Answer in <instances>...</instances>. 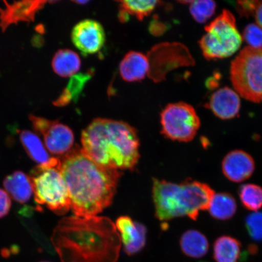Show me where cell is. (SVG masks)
Listing matches in <instances>:
<instances>
[{
  "label": "cell",
  "instance_id": "cell-21",
  "mask_svg": "<svg viewBox=\"0 0 262 262\" xmlns=\"http://www.w3.org/2000/svg\"><path fill=\"white\" fill-rule=\"evenodd\" d=\"M237 209V202L231 194H215L208 209L212 217L219 221H227L233 217Z\"/></svg>",
  "mask_w": 262,
  "mask_h": 262
},
{
  "label": "cell",
  "instance_id": "cell-13",
  "mask_svg": "<svg viewBox=\"0 0 262 262\" xmlns=\"http://www.w3.org/2000/svg\"><path fill=\"white\" fill-rule=\"evenodd\" d=\"M4 8L0 9V27L5 32L10 25L18 22L34 21L37 13L44 7L46 1L15 2L9 4L4 2Z\"/></svg>",
  "mask_w": 262,
  "mask_h": 262
},
{
  "label": "cell",
  "instance_id": "cell-6",
  "mask_svg": "<svg viewBox=\"0 0 262 262\" xmlns=\"http://www.w3.org/2000/svg\"><path fill=\"white\" fill-rule=\"evenodd\" d=\"M206 34L200 40L203 55L208 60L231 56L240 48L242 37L234 16L228 10L206 26Z\"/></svg>",
  "mask_w": 262,
  "mask_h": 262
},
{
  "label": "cell",
  "instance_id": "cell-19",
  "mask_svg": "<svg viewBox=\"0 0 262 262\" xmlns=\"http://www.w3.org/2000/svg\"><path fill=\"white\" fill-rule=\"evenodd\" d=\"M180 245L183 253L194 258L204 257L209 248L207 238L201 232L195 229H190L183 234Z\"/></svg>",
  "mask_w": 262,
  "mask_h": 262
},
{
  "label": "cell",
  "instance_id": "cell-32",
  "mask_svg": "<svg viewBox=\"0 0 262 262\" xmlns=\"http://www.w3.org/2000/svg\"><path fill=\"white\" fill-rule=\"evenodd\" d=\"M40 262H49V261H40Z\"/></svg>",
  "mask_w": 262,
  "mask_h": 262
},
{
  "label": "cell",
  "instance_id": "cell-30",
  "mask_svg": "<svg viewBox=\"0 0 262 262\" xmlns=\"http://www.w3.org/2000/svg\"><path fill=\"white\" fill-rule=\"evenodd\" d=\"M254 16L257 25L262 29V2L260 1L255 9Z\"/></svg>",
  "mask_w": 262,
  "mask_h": 262
},
{
  "label": "cell",
  "instance_id": "cell-9",
  "mask_svg": "<svg viewBox=\"0 0 262 262\" xmlns=\"http://www.w3.org/2000/svg\"><path fill=\"white\" fill-rule=\"evenodd\" d=\"M36 132L41 134L46 146L52 155H66L73 148L74 135L70 127L58 121H51L31 115L29 117Z\"/></svg>",
  "mask_w": 262,
  "mask_h": 262
},
{
  "label": "cell",
  "instance_id": "cell-8",
  "mask_svg": "<svg viewBox=\"0 0 262 262\" xmlns=\"http://www.w3.org/2000/svg\"><path fill=\"white\" fill-rule=\"evenodd\" d=\"M160 123L166 138L180 142H191L201 126L194 108L184 102L168 104L160 114Z\"/></svg>",
  "mask_w": 262,
  "mask_h": 262
},
{
  "label": "cell",
  "instance_id": "cell-22",
  "mask_svg": "<svg viewBox=\"0 0 262 262\" xmlns=\"http://www.w3.org/2000/svg\"><path fill=\"white\" fill-rule=\"evenodd\" d=\"M119 3V16L122 21L126 20L129 15L142 20L160 4L159 1H120Z\"/></svg>",
  "mask_w": 262,
  "mask_h": 262
},
{
  "label": "cell",
  "instance_id": "cell-10",
  "mask_svg": "<svg viewBox=\"0 0 262 262\" xmlns=\"http://www.w3.org/2000/svg\"><path fill=\"white\" fill-rule=\"evenodd\" d=\"M71 38L75 47L87 56L98 53L103 48L106 33L99 22L87 19L74 26Z\"/></svg>",
  "mask_w": 262,
  "mask_h": 262
},
{
  "label": "cell",
  "instance_id": "cell-4",
  "mask_svg": "<svg viewBox=\"0 0 262 262\" xmlns=\"http://www.w3.org/2000/svg\"><path fill=\"white\" fill-rule=\"evenodd\" d=\"M215 192L206 183L187 180L180 184L153 179L152 198L156 217L166 222L187 216L193 221L208 210Z\"/></svg>",
  "mask_w": 262,
  "mask_h": 262
},
{
  "label": "cell",
  "instance_id": "cell-2",
  "mask_svg": "<svg viewBox=\"0 0 262 262\" xmlns=\"http://www.w3.org/2000/svg\"><path fill=\"white\" fill-rule=\"evenodd\" d=\"M52 242L63 262H117L122 246L116 225L98 216L63 219Z\"/></svg>",
  "mask_w": 262,
  "mask_h": 262
},
{
  "label": "cell",
  "instance_id": "cell-27",
  "mask_svg": "<svg viewBox=\"0 0 262 262\" xmlns=\"http://www.w3.org/2000/svg\"><path fill=\"white\" fill-rule=\"evenodd\" d=\"M243 38L250 47L262 48V29L257 25H248L244 29Z\"/></svg>",
  "mask_w": 262,
  "mask_h": 262
},
{
  "label": "cell",
  "instance_id": "cell-12",
  "mask_svg": "<svg viewBox=\"0 0 262 262\" xmlns=\"http://www.w3.org/2000/svg\"><path fill=\"white\" fill-rule=\"evenodd\" d=\"M222 170L224 175L230 181L242 182L253 174L255 170L254 160L244 150H232L223 159Z\"/></svg>",
  "mask_w": 262,
  "mask_h": 262
},
{
  "label": "cell",
  "instance_id": "cell-24",
  "mask_svg": "<svg viewBox=\"0 0 262 262\" xmlns=\"http://www.w3.org/2000/svg\"><path fill=\"white\" fill-rule=\"evenodd\" d=\"M242 205L248 210L257 212L262 208V188L252 183L242 185L238 189Z\"/></svg>",
  "mask_w": 262,
  "mask_h": 262
},
{
  "label": "cell",
  "instance_id": "cell-5",
  "mask_svg": "<svg viewBox=\"0 0 262 262\" xmlns=\"http://www.w3.org/2000/svg\"><path fill=\"white\" fill-rule=\"evenodd\" d=\"M29 177L36 202L58 215L70 210V195L61 171V162L57 166H36Z\"/></svg>",
  "mask_w": 262,
  "mask_h": 262
},
{
  "label": "cell",
  "instance_id": "cell-14",
  "mask_svg": "<svg viewBox=\"0 0 262 262\" xmlns=\"http://www.w3.org/2000/svg\"><path fill=\"white\" fill-rule=\"evenodd\" d=\"M208 106L220 119H231L240 111V97L234 91L225 87L212 95Z\"/></svg>",
  "mask_w": 262,
  "mask_h": 262
},
{
  "label": "cell",
  "instance_id": "cell-18",
  "mask_svg": "<svg viewBox=\"0 0 262 262\" xmlns=\"http://www.w3.org/2000/svg\"><path fill=\"white\" fill-rule=\"evenodd\" d=\"M242 246L237 239L223 235L213 246V257L216 262H238L243 257Z\"/></svg>",
  "mask_w": 262,
  "mask_h": 262
},
{
  "label": "cell",
  "instance_id": "cell-17",
  "mask_svg": "<svg viewBox=\"0 0 262 262\" xmlns=\"http://www.w3.org/2000/svg\"><path fill=\"white\" fill-rule=\"evenodd\" d=\"M3 185L16 202L24 204L30 201L33 192L30 177L24 172L16 171L6 176Z\"/></svg>",
  "mask_w": 262,
  "mask_h": 262
},
{
  "label": "cell",
  "instance_id": "cell-23",
  "mask_svg": "<svg viewBox=\"0 0 262 262\" xmlns=\"http://www.w3.org/2000/svg\"><path fill=\"white\" fill-rule=\"evenodd\" d=\"M90 74H76L72 77L68 86L56 100L54 101L55 106L61 107L67 106L72 101H77L85 84L90 79Z\"/></svg>",
  "mask_w": 262,
  "mask_h": 262
},
{
  "label": "cell",
  "instance_id": "cell-31",
  "mask_svg": "<svg viewBox=\"0 0 262 262\" xmlns=\"http://www.w3.org/2000/svg\"><path fill=\"white\" fill-rule=\"evenodd\" d=\"M74 2L76 3L77 4H81V5L86 4V3H88V2H87V1H77V2Z\"/></svg>",
  "mask_w": 262,
  "mask_h": 262
},
{
  "label": "cell",
  "instance_id": "cell-16",
  "mask_svg": "<svg viewBox=\"0 0 262 262\" xmlns=\"http://www.w3.org/2000/svg\"><path fill=\"white\" fill-rule=\"evenodd\" d=\"M19 139L29 157L39 166H54L60 163V159L49 155L41 140L35 133L30 130H22Z\"/></svg>",
  "mask_w": 262,
  "mask_h": 262
},
{
  "label": "cell",
  "instance_id": "cell-7",
  "mask_svg": "<svg viewBox=\"0 0 262 262\" xmlns=\"http://www.w3.org/2000/svg\"><path fill=\"white\" fill-rule=\"evenodd\" d=\"M230 75L241 96L253 102H262V48H244L232 62Z\"/></svg>",
  "mask_w": 262,
  "mask_h": 262
},
{
  "label": "cell",
  "instance_id": "cell-3",
  "mask_svg": "<svg viewBox=\"0 0 262 262\" xmlns=\"http://www.w3.org/2000/svg\"><path fill=\"white\" fill-rule=\"evenodd\" d=\"M81 141L83 151L106 168L130 170L139 162L137 130L122 121L95 119L82 131Z\"/></svg>",
  "mask_w": 262,
  "mask_h": 262
},
{
  "label": "cell",
  "instance_id": "cell-15",
  "mask_svg": "<svg viewBox=\"0 0 262 262\" xmlns=\"http://www.w3.org/2000/svg\"><path fill=\"white\" fill-rule=\"evenodd\" d=\"M150 71L148 58L137 51H130L124 55L119 65L121 77L125 81L135 82L144 79Z\"/></svg>",
  "mask_w": 262,
  "mask_h": 262
},
{
  "label": "cell",
  "instance_id": "cell-28",
  "mask_svg": "<svg viewBox=\"0 0 262 262\" xmlns=\"http://www.w3.org/2000/svg\"><path fill=\"white\" fill-rule=\"evenodd\" d=\"M260 1H242L237 2L238 10L240 14L243 16H250L254 15Z\"/></svg>",
  "mask_w": 262,
  "mask_h": 262
},
{
  "label": "cell",
  "instance_id": "cell-29",
  "mask_svg": "<svg viewBox=\"0 0 262 262\" xmlns=\"http://www.w3.org/2000/svg\"><path fill=\"white\" fill-rule=\"evenodd\" d=\"M11 208V198L7 192L0 188V219L8 215Z\"/></svg>",
  "mask_w": 262,
  "mask_h": 262
},
{
  "label": "cell",
  "instance_id": "cell-1",
  "mask_svg": "<svg viewBox=\"0 0 262 262\" xmlns=\"http://www.w3.org/2000/svg\"><path fill=\"white\" fill-rule=\"evenodd\" d=\"M60 160L75 216L94 217L112 204L121 176L119 170L99 165L79 147Z\"/></svg>",
  "mask_w": 262,
  "mask_h": 262
},
{
  "label": "cell",
  "instance_id": "cell-11",
  "mask_svg": "<svg viewBox=\"0 0 262 262\" xmlns=\"http://www.w3.org/2000/svg\"><path fill=\"white\" fill-rule=\"evenodd\" d=\"M124 251L133 255L145 247L146 242V228L139 222L134 221L128 216H121L116 223Z\"/></svg>",
  "mask_w": 262,
  "mask_h": 262
},
{
  "label": "cell",
  "instance_id": "cell-20",
  "mask_svg": "<svg viewBox=\"0 0 262 262\" xmlns=\"http://www.w3.org/2000/svg\"><path fill=\"white\" fill-rule=\"evenodd\" d=\"M52 66L59 76L72 77L80 70L81 60L76 52L70 49H60L55 54Z\"/></svg>",
  "mask_w": 262,
  "mask_h": 262
},
{
  "label": "cell",
  "instance_id": "cell-25",
  "mask_svg": "<svg viewBox=\"0 0 262 262\" xmlns=\"http://www.w3.org/2000/svg\"><path fill=\"white\" fill-rule=\"evenodd\" d=\"M189 11L192 17L199 24H204L214 14L216 3L211 0L192 1Z\"/></svg>",
  "mask_w": 262,
  "mask_h": 262
},
{
  "label": "cell",
  "instance_id": "cell-26",
  "mask_svg": "<svg viewBox=\"0 0 262 262\" xmlns=\"http://www.w3.org/2000/svg\"><path fill=\"white\" fill-rule=\"evenodd\" d=\"M245 224L251 238L255 242H262V212H254L248 215Z\"/></svg>",
  "mask_w": 262,
  "mask_h": 262
}]
</instances>
